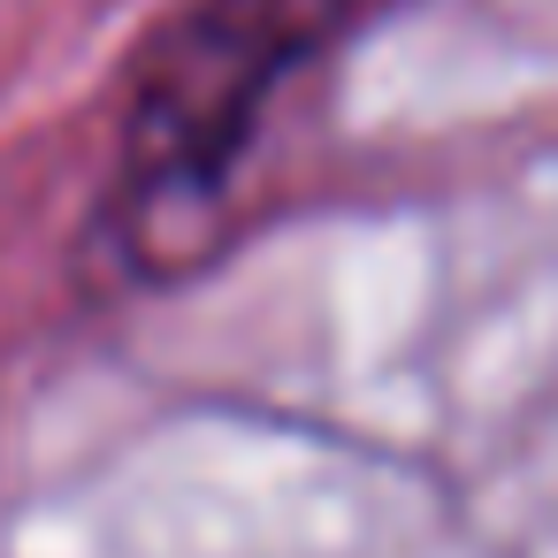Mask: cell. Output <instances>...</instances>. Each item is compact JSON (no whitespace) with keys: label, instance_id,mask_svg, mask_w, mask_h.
I'll list each match as a JSON object with an SVG mask.
<instances>
[{"label":"cell","instance_id":"cell-1","mask_svg":"<svg viewBox=\"0 0 558 558\" xmlns=\"http://www.w3.org/2000/svg\"><path fill=\"white\" fill-rule=\"evenodd\" d=\"M360 0H192L138 62L123 123V207L138 230L207 215L268 100L352 24Z\"/></svg>","mask_w":558,"mask_h":558}]
</instances>
